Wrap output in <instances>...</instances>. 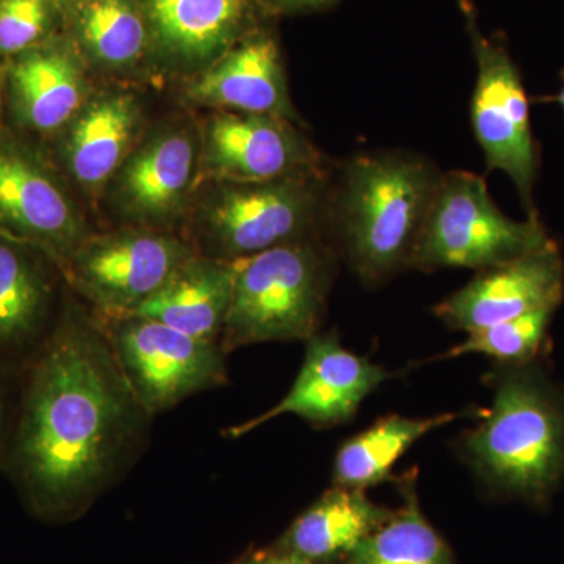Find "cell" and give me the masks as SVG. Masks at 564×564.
<instances>
[{
	"label": "cell",
	"instance_id": "cell-14",
	"mask_svg": "<svg viewBox=\"0 0 564 564\" xmlns=\"http://www.w3.org/2000/svg\"><path fill=\"white\" fill-rule=\"evenodd\" d=\"M199 154L184 129L158 133L132 151L115 174V199L126 217L144 225L173 221L199 176Z\"/></svg>",
	"mask_w": 564,
	"mask_h": 564
},
{
	"label": "cell",
	"instance_id": "cell-3",
	"mask_svg": "<svg viewBox=\"0 0 564 564\" xmlns=\"http://www.w3.org/2000/svg\"><path fill=\"white\" fill-rule=\"evenodd\" d=\"M491 408L458 441L486 491L543 508L564 485V388L540 359L488 375Z\"/></svg>",
	"mask_w": 564,
	"mask_h": 564
},
{
	"label": "cell",
	"instance_id": "cell-6",
	"mask_svg": "<svg viewBox=\"0 0 564 564\" xmlns=\"http://www.w3.org/2000/svg\"><path fill=\"white\" fill-rule=\"evenodd\" d=\"M551 240L540 218L519 221L505 215L484 176L455 170L443 174L410 269L484 272L540 250Z\"/></svg>",
	"mask_w": 564,
	"mask_h": 564
},
{
	"label": "cell",
	"instance_id": "cell-9",
	"mask_svg": "<svg viewBox=\"0 0 564 564\" xmlns=\"http://www.w3.org/2000/svg\"><path fill=\"white\" fill-rule=\"evenodd\" d=\"M191 243L152 228L88 236L62 269L98 317L132 314L195 254Z\"/></svg>",
	"mask_w": 564,
	"mask_h": 564
},
{
	"label": "cell",
	"instance_id": "cell-25",
	"mask_svg": "<svg viewBox=\"0 0 564 564\" xmlns=\"http://www.w3.org/2000/svg\"><path fill=\"white\" fill-rule=\"evenodd\" d=\"M558 307L560 304H547L521 317L467 333L464 343L434 359L443 361L464 355H485L497 366H519L536 361L543 351L549 328Z\"/></svg>",
	"mask_w": 564,
	"mask_h": 564
},
{
	"label": "cell",
	"instance_id": "cell-26",
	"mask_svg": "<svg viewBox=\"0 0 564 564\" xmlns=\"http://www.w3.org/2000/svg\"><path fill=\"white\" fill-rule=\"evenodd\" d=\"M50 24V0H0V55L18 57L39 46Z\"/></svg>",
	"mask_w": 564,
	"mask_h": 564
},
{
	"label": "cell",
	"instance_id": "cell-5",
	"mask_svg": "<svg viewBox=\"0 0 564 564\" xmlns=\"http://www.w3.org/2000/svg\"><path fill=\"white\" fill-rule=\"evenodd\" d=\"M328 169L263 182H217L196 223L195 251L218 261L251 258L328 231Z\"/></svg>",
	"mask_w": 564,
	"mask_h": 564
},
{
	"label": "cell",
	"instance_id": "cell-4",
	"mask_svg": "<svg viewBox=\"0 0 564 564\" xmlns=\"http://www.w3.org/2000/svg\"><path fill=\"white\" fill-rule=\"evenodd\" d=\"M339 256L325 239L281 245L234 261L220 347L310 340L321 333Z\"/></svg>",
	"mask_w": 564,
	"mask_h": 564
},
{
	"label": "cell",
	"instance_id": "cell-19",
	"mask_svg": "<svg viewBox=\"0 0 564 564\" xmlns=\"http://www.w3.org/2000/svg\"><path fill=\"white\" fill-rule=\"evenodd\" d=\"M392 513L361 489L333 486L273 545L313 564L345 562Z\"/></svg>",
	"mask_w": 564,
	"mask_h": 564
},
{
	"label": "cell",
	"instance_id": "cell-31",
	"mask_svg": "<svg viewBox=\"0 0 564 564\" xmlns=\"http://www.w3.org/2000/svg\"><path fill=\"white\" fill-rule=\"evenodd\" d=\"M0 98H2V82H0Z\"/></svg>",
	"mask_w": 564,
	"mask_h": 564
},
{
	"label": "cell",
	"instance_id": "cell-17",
	"mask_svg": "<svg viewBox=\"0 0 564 564\" xmlns=\"http://www.w3.org/2000/svg\"><path fill=\"white\" fill-rule=\"evenodd\" d=\"M141 110L135 96L101 93L88 99L66 126L63 158L85 191H99L131 155Z\"/></svg>",
	"mask_w": 564,
	"mask_h": 564
},
{
	"label": "cell",
	"instance_id": "cell-13",
	"mask_svg": "<svg viewBox=\"0 0 564 564\" xmlns=\"http://www.w3.org/2000/svg\"><path fill=\"white\" fill-rule=\"evenodd\" d=\"M564 262L551 240L514 261L477 272L464 288L437 303L433 314L454 332L473 333L527 313L562 304Z\"/></svg>",
	"mask_w": 564,
	"mask_h": 564
},
{
	"label": "cell",
	"instance_id": "cell-27",
	"mask_svg": "<svg viewBox=\"0 0 564 564\" xmlns=\"http://www.w3.org/2000/svg\"><path fill=\"white\" fill-rule=\"evenodd\" d=\"M234 564H313L306 560L299 558V556L289 554V552L281 551L276 545H272L265 551L254 552L240 558L239 562Z\"/></svg>",
	"mask_w": 564,
	"mask_h": 564
},
{
	"label": "cell",
	"instance_id": "cell-29",
	"mask_svg": "<svg viewBox=\"0 0 564 564\" xmlns=\"http://www.w3.org/2000/svg\"><path fill=\"white\" fill-rule=\"evenodd\" d=\"M9 386L6 383V375L0 367V458L6 447L7 433H9Z\"/></svg>",
	"mask_w": 564,
	"mask_h": 564
},
{
	"label": "cell",
	"instance_id": "cell-11",
	"mask_svg": "<svg viewBox=\"0 0 564 564\" xmlns=\"http://www.w3.org/2000/svg\"><path fill=\"white\" fill-rule=\"evenodd\" d=\"M391 373L345 348L336 333H318L307 340L302 369L291 391L250 421L223 430L226 440H240L281 415H296L314 429H333L351 421L370 393Z\"/></svg>",
	"mask_w": 564,
	"mask_h": 564
},
{
	"label": "cell",
	"instance_id": "cell-22",
	"mask_svg": "<svg viewBox=\"0 0 564 564\" xmlns=\"http://www.w3.org/2000/svg\"><path fill=\"white\" fill-rule=\"evenodd\" d=\"M163 46L187 62L217 57L245 18V0H148Z\"/></svg>",
	"mask_w": 564,
	"mask_h": 564
},
{
	"label": "cell",
	"instance_id": "cell-18",
	"mask_svg": "<svg viewBox=\"0 0 564 564\" xmlns=\"http://www.w3.org/2000/svg\"><path fill=\"white\" fill-rule=\"evenodd\" d=\"M7 93L17 120L41 133L66 128L88 101V84L77 58L63 47L40 44L14 57Z\"/></svg>",
	"mask_w": 564,
	"mask_h": 564
},
{
	"label": "cell",
	"instance_id": "cell-21",
	"mask_svg": "<svg viewBox=\"0 0 564 564\" xmlns=\"http://www.w3.org/2000/svg\"><path fill=\"white\" fill-rule=\"evenodd\" d=\"M462 415L458 413H444L432 415V417L386 415L337 448L333 463V485L366 491L391 480L393 466L417 441L434 430L443 429Z\"/></svg>",
	"mask_w": 564,
	"mask_h": 564
},
{
	"label": "cell",
	"instance_id": "cell-8",
	"mask_svg": "<svg viewBox=\"0 0 564 564\" xmlns=\"http://www.w3.org/2000/svg\"><path fill=\"white\" fill-rule=\"evenodd\" d=\"M98 321L133 393L152 417L228 383L226 352L218 343L137 314Z\"/></svg>",
	"mask_w": 564,
	"mask_h": 564
},
{
	"label": "cell",
	"instance_id": "cell-24",
	"mask_svg": "<svg viewBox=\"0 0 564 564\" xmlns=\"http://www.w3.org/2000/svg\"><path fill=\"white\" fill-rule=\"evenodd\" d=\"M79 29L93 57L111 68L131 65L144 50L147 31L132 0H88Z\"/></svg>",
	"mask_w": 564,
	"mask_h": 564
},
{
	"label": "cell",
	"instance_id": "cell-30",
	"mask_svg": "<svg viewBox=\"0 0 564 564\" xmlns=\"http://www.w3.org/2000/svg\"><path fill=\"white\" fill-rule=\"evenodd\" d=\"M551 101H554V102L558 104V106L562 107L563 113H564V76H563L562 88H560V91L556 93L554 98H551Z\"/></svg>",
	"mask_w": 564,
	"mask_h": 564
},
{
	"label": "cell",
	"instance_id": "cell-2",
	"mask_svg": "<svg viewBox=\"0 0 564 564\" xmlns=\"http://www.w3.org/2000/svg\"><path fill=\"white\" fill-rule=\"evenodd\" d=\"M443 174L432 159L410 150L355 152L333 172L329 242L366 288L410 269Z\"/></svg>",
	"mask_w": 564,
	"mask_h": 564
},
{
	"label": "cell",
	"instance_id": "cell-1",
	"mask_svg": "<svg viewBox=\"0 0 564 564\" xmlns=\"http://www.w3.org/2000/svg\"><path fill=\"white\" fill-rule=\"evenodd\" d=\"M2 464L31 513H84L137 463L152 415L98 317L69 303L28 359Z\"/></svg>",
	"mask_w": 564,
	"mask_h": 564
},
{
	"label": "cell",
	"instance_id": "cell-23",
	"mask_svg": "<svg viewBox=\"0 0 564 564\" xmlns=\"http://www.w3.org/2000/svg\"><path fill=\"white\" fill-rule=\"evenodd\" d=\"M403 507L366 538L345 564H455L454 551L423 516L415 475L400 480Z\"/></svg>",
	"mask_w": 564,
	"mask_h": 564
},
{
	"label": "cell",
	"instance_id": "cell-12",
	"mask_svg": "<svg viewBox=\"0 0 564 564\" xmlns=\"http://www.w3.org/2000/svg\"><path fill=\"white\" fill-rule=\"evenodd\" d=\"M326 169L325 159L291 120L218 111L207 121L199 173L215 182H263Z\"/></svg>",
	"mask_w": 564,
	"mask_h": 564
},
{
	"label": "cell",
	"instance_id": "cell-20",
	"mask_svg": "<svg viewBox=\"0 0 564 564\" xmlns=\"http://www.w3.org/2000/svg\"><path fill=\"white\" fill-rule=\"evenodd\" d=\"M232 289L234 262L195 252L132 314L165 323L196 339L218 343Z\"/></svg>",
	"mask_w": 564,
	"mask_h": 564
},
{
	"label": "cell",
	"instance_id": "cell-28",
	"mask_svg": "<svg viewBox=\"0 0 564 564\" xmlns=\"http://www.w3.org/2000/svg\"><path fill=\"white\" fill-rule=\"evenodd\" d=\"M265 2L280 11H314L326 9L336 0H265Z\"/></svg>",
	"mask_w": 564,
	"mask_h": 564
},
{
	"label": "cell",
	"instance_id": "cell-10",
	"mask_svg": "<svg viewBox=\"0 0 564 564\" xmlns=\"http://www.w3.org/2000/svg\"><path fill=\"white\" fill-rule=\"evenodd\" d=\"M0 232L43 252L58 270L88 234L68 192L32 148L0 132Z\"/></svg>",
	"mask_w": 564,
	"mask_h": 564
},
{
	"label": "cell",
	"instance_id": "cell-16",
	"mask_svg": "<svg viewBox=\"0 0 564 564\" xmlns=\"http://www.w3.org/2000/svg\"><path fill=\"white\" fill-rule=\"evenodd\" d=\"M50 265L43 252L0 232V367L31 358L52 328Z\"/></svg>",
	"mask_w": 564,
	"mask_h": 564
},
{
	"label": "cell",
	"instance_id": "cell-15",
	"mask_svg": "<svg viewBox=\"0 0 564 564\" xmlns=\"http://www.w3.org/2000/svg\"><path fill=\"white\" fill-rule=\"evenodd\" d=\"M202 106L237 113L296 120L280 47L272 36L252 35L221 55L187 88Z\"/></svg>",
	"mask_w": 564,
	"mask_h": 564
},
{
	"label": "cell",
	"instance_id": "cell-7",
	"mask_svg": "<svg viewBox=\"0 0 564 564\" xmlns=\"http://www.w3.org/2000/svg\"><path fill=\"white\" fill-rule=\"evenodd\" d=\"M477 65L470 98V126L485 155L488 172H503L513 181L527 217L540 218L533 191L540 172V144L530 120V99L521 70L500 36H486L470 0H459Z\"/></svg>",
	"mask_w": 564,
	"mask_h": 564
}]
</instances>
